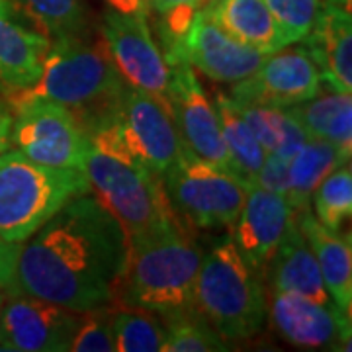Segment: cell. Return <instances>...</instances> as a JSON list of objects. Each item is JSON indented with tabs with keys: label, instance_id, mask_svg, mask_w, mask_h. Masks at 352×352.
I'll list each match as a JSON object with an SVG mask.
<instances>
[{
	"label": "cell",
	"instance_id": "obj_35",
	"mask_svg": "<svg viewBox=\"0 0 352 352\" xmlns=\"http://www.w3.org/2000/svg\"><path fill=\"white\" fill-rule=\"evenodd\" d=\"M110 8H116L120 12L133 14L139 18H149V8L145 4V0H106Z\"/></svg>",
	"mask_w": 352,
	"mask_h": 352
},
{
	"label": "cell",
	"instance_id": "obj_36",
	"mask_svg": "<svg viewBox=\"0 0 352 352\" xmlns=\"http://www.w3.org/2000/svg\"><path fill=\"white\" fill-rule=\"evenodd\" d=\"M14 116L8 106H0V153L12 147L10 143V131H12Z\"/></svg>",
	"mask_w": 352,
	"mask_h": 352
},
{
	"label": "cell",
	"instance_id": "obj_14",
	"mask_svg": "<svg viewBox=\"0 0 352 352\" xmlns=\"http://www.w3.org/2000/svg\"><path fill=\"white\" fill-rule=\"evenodd\" d=\"M321 75L303 45L268 53L251 76L231 85L229 96L243 104L289 108L321 92Z\"/></svg>",
	"mask_w": 352,
	"mask_h": 352
},
{
	"label": "cell",
	"instance_id": "obj_10",
	"mask_svg": "<svg viewBox=\"0 0 352 352\" xmlns=\"http://www.w3.org/2000/svg\"><path fill=\"white\" fill-rule=\"evenodd\" d=\"M100 36L127 85L145 90L168 106L170 67L153 39L149 20L108 6L102 14Z\"/></svg>",
	"mask_w": 352,
	"mask_h": 352
},
{
	"label": "cell",
	"instance_id": "obj_8",
	"mask_svg": "<svg viewBox=\"0 0 352 352\" xmlns=\"http://www.w3.org/2000/svg\"><path fill=\"white\" fill-rule=\"evenodd\" d=\"M92 133L108 139L161 178L178 159L184 145L176 131L170 108L131 85H127L118 120Z\"/></svg>",
	"mask_w": 352,
	"mask_h": 352
},
{
	"label": "cell",
	"instance_id": "obj_38",
	"mask_svg": "<svg viewBox=\"0 0 352 352\" xmlns=\"http://www.w3.org/2000/svg\"><path fill=\"white\" fill-rule=\"evenodd\" d=\"M329 4H335V6H340L344 10H351V0H325Z\"/></svg>",
	"mask_w": 352,
	"mask_h": 352
},
{
	"label": "cell",
	"instance_id": "obj_37",
	"mask_svg": "<svg viewBox=\"0 0 352 352\" xmlns=\"http://www.w3.org/2000/svg\"><path fill=\"white\" fill-rule=\"evenodd\" d=\"M16 10L14 6V0H0V16L2 18H10Z\"/></svg>",
	"mask_w": 352,
	"mask_h": 352
},
{
	"label": "cell",
	"instance_id": "obj_40",
	"mask_svg": "<svg viewBox=\"0 0 352 352\" xmlns=\"http://www.w3.org/2000/svg\"><path fill=\"white\" fill-rule=\"evenodd\" d=\"M0 96H2V88H0Z\"/></svg>",
	"mask_w": 352,
	"mask_h": 352
},
{
	"label": "cell",
	"instance_id": "obj_20",
	"mask_svg": "<svg viewBox=\"0 0 352 352\" xmlns=\"http://www.w3.org/2000/svg\"><path fill=\"white\" fill-rule=\"evenodd\" d=\"M50 38L0 16V88L2 92L34 85L41 75Z\"/></svg>",
	"mask_w": 352,
	"mask_h": 352
},
{
	"label": "cell",
	"instance_id": "obj_16",
	"mask_svg": "<svg viewBox=\"0 0 352 352\" xmlns=\"http://www.w3.org/2000/svg\"><path fill=\"white\" fill-rule=\"evenodd\" d=\"M294 212L286 196L252 186L233 223V243L256 272L266 278V268L284 239Z\"/></svg>",
	"mask_w": 352,
	"mask_h": 352
},
{
	"label": "cell",
	"instance_id": "obj_9",
	"mask_svg": "<svg viewBox=\"0 0 352 352\" xmlns=\"http://www.w3.org/2000/svg\"><path fill=\"white\" fill-rule=\"evenodd\" d=\"M8 108L14 116L12 147L45 166L85 168L90 138L67 108L47 100L18 102Z\"/></svg>",
	"mask_w": 352,
	"mask_h": 352
},
{
	"label": "cell",
	"instance_id": "obj_21",
	"mask_svg": "<svg viewBox=\"0 0 352 352\" xmlns=\"http://www.w3.org/2000/svg\"><path fill=\"white\" fill-rule=\"evenodd\" d=\"M208 12L229 36L249 47L274 53L288 45L264 0H214Z\"/></svg>",
	"mask_w": 352,
	"mask_h": 352
},
{
	"label": "cell",
	"instance_id": "obj_6",
	"mask_svg": "<svg viewBox=\"0 0 352 352\" xmlns=\"http://www.w3.org/2000/svg\"><path fill=\"white\" fill-rule=\"evenodd\" d=\"M90 192L82 170L53 168L10 147L0 153V237L24 243L67 201Z\"/></svg>",
	"mask_w": 352,
	"mask_h": 352
},
{
	"label": "cell",
	"instance_id": "obj_26",
	"mask_svg": "<svg viewBox=\"0 0 352 352\" xmlns=\"http://www.w3.org/2000/svg\"><path fill=\"white\" fill-rule=\"evenodd\" d=\"M14 6L45 38H87V8L82 0H14Z\"/></svg>",
	"mask_w": 352,
	"mask_h": 352
},
{
	"label": "cell",
	"instance_id": "obj_22",
	"mask_svg": "<svg viewBox=\"0 0 352 352\" xmlns=\"http://www.w3.org/2000/svg\"><path fill=\"white\" fill-rule=\"evenodd\" d=\"M286 112L300 124L309 139H323L352 155V96L351 92L317 94L294 104Z\"/></svg>",
	"mask_w": 352,
	"mask_h": 352
},
{
	"label": "cell",
	"instance_id": "obj_7",
	"mask_svg": "<svg viewBox=\"0 0 352 352\" xmlns=\"http://www.w3.org/2000/svg\"><path fill=\"white\" fill-rule=\"evenodd\" d=\"M163 186L178 219L198 229L233 226L251 188L245 178L194 155L186 145L166 168Z\"/></svg>",
	"mask_w": 352,
	"mask_h": 352
},
{
	"label": "cell",
	"instance_id": "obj_15",
	"mask_svg": "<svg viewBox=\"0 0 352 352\" xmlns=\"http://www.w3.org/2000/svg\"><path fill=\"white\" fill-rule=\"evenodd\" d=\"M268 315L278 335L296 349H344L351 342V315L342 314L337 305L272 289Z\"/></svg>",
	"mask_w": 352,
	"mask_h": 352
},
{
	"label": "cell",
	"instance_id": "obj_3",
	"mask_svg": "<svg viewBox=\"0 0 352 352\" xmlns=\"http://www.w3.org/2000/svg\"><path fill=\"white\" fill-rule=\"evenodd\" d=\"M88 138L90 149L82 173L96 198L122 223L129 245H141L184 227L170 206L161 176L104 138Z\"/></svg>",
	"mask_w": 352,
	"mask_h": 352
},
{
	"label": "cell",
	"instance_id": "obj_27",
	"mask_svg": "<svg viewBox=\"0 0 352 352\" xmlns=\"http://www.w3.org/2000/svg\"><path fill=\"white\" fill-rule=\"evenodd\" d=\"M164 327V352H217L229 351L226 340L206 317L196 309H182L161 315Z\"/></svg>",
	"mask_w": 352,
	"mask_h": 352
},
{
	"label": "cell",
	"instance_id": "obj_19",
	"mask_svg": "<svg viewBox=\"0 0 352 352\" xmlns=\"http://www.w3.org/2000/svg\"><path fill=\"white\" fill-rule=\"evenodd\" d=\"M303 237L307 239L321 270L323 284L331 300L342 314L351 315L352 307V247L351 235L331 231L323 227L311 210H303L296 215Z\"/></svg>",
	"mask_w": 352,
	"mask_h": 352
},
{
	"label": "cell",
	"instance_id": "obj_17",
	"mask_svg": "<svg viewBox=\"0 0 352 352\" xmlns=\"http://www.w3.org/2000/svg\"><path fill=\"white\" fill-rule=\"evenodd\" d=\"M319 69L321 82L333 92L352 90V20L351 10L329 4L317 14L311 32L302 39Z\"/></svg>",
	"mask_w": 352,
	"mask_h": 352
},
{
	"label": "cell",
	"instance_id": "obj_5",
	"mask_svg": "<svg viewBox=\"0 0 352 352\" xmlns=\"http://www.w3.org/2000/svg\"><path fill=\"white\" fill-rule=\"evenodd\" d=\"M194 305L226 342L258 335L268 315L264 276L243 258L231 237L201 256Z\"/></svg>",
	"mask_w": 352,
	"mask_h": 352
},
{
	"label": "cell",
	"instance_id": "obj_11",
	"mask_svg": "<svg viewBox=\"0 0 352 352\" xmlns=\"http://www.w3.org/2000/svg\"><path fill=\"white\" fill-rule=\"evenodd\" d=\"M163 53L164 59L182 57L192 69L226 85H235L251 76L268 55L229 36L208 12V6H200L194 12L184 36L163 50Z\"/></svg>",
	"mask_w": 352,
	"mask_h": 352
},
{
	"label": "cell",
	"instance_id": "obj_34",
	"mask_svg": "<svg viewBox=\"0 0 352 352\" xmlns=\"http://www.w3.org/2000/svg\"><path fill=\"white\" fill-rule=\"evenodd\" d=\"M22 243H10L0 237V288L10 292L18 261V251Z\"/></svg>",
	"mask_w": 352,
	"mask_h": 352
},
{
	"label": "cell",
	"instance_id": "obj_12",
	"mask_svg": "<svg viewBox=\"0 0 352 352\" xmlns=\"http://www.w3.org/2000/svg\"><path fill=\"white\" fill-rule=\"evenodd\" d=\"M168 106L180 141L194 155L233 170L223 143L214 102L208 98L196 71L182 57H168Z\"/></svg>",
	"mask_w": 352,
	"mask_h": 352
},
{
	"label": "cell",
	"instance_id": "obj_33",
	"mask_svg": "<svg viewBox=\"0 0 352 352\" xmlns=\"http://www.w3.org/2000/svg\"><path fill=\"white\" fill-rule=\"evenodd\" d=\"M288 180H289V159L278 157L272 153H266L261 168L256 170V175L252 176L251 184L258 188L270 190L286 196L288 192Z\"/></svg>",
	"mask_w": 352,
	"mask_h": 352
},
{
	"label": "cell",
	"instance_id": "obj_13",
	"mask_svg": "<svg viewBox=\"0 0 352 352\" xmlns=\"http://www.w3.org/2000/svg\"><path fill=\"white\" fill-rule=\"evenodd\" d=\"M78 311L24 294H8L0 309V351L67 352Z\"/></svg>",
	"mask_w": 352,
	"mask_h": 352
},
{
	"label": "cell",
	"instance_id": "obj_4",
	"mask_svg": "<svg viewBox=\"0 0 352 352\" xmlns=\"http://www.w3.org/2000/svg\"><path fill=\"white\" fill-rule=\"evenodd\" d=\"M201 256V247L186 227L141 245H129L113 302L157 315L196 307L194 292Z\"/></svg>",
	"mask_w": 352,
	"mask_h": 352
},
{
	"label": "cell",
	"instance_id": "obj_30",
	"mask_svg": "<svg viewBox=\"0 0 352 352\" xmlns=\"http://www.w3.org/2000/svg\"><path fill=\"white\" fill-rule=\"evenodd\" d=\"M288 45L300 43L314 28L323 0H264Z\"/></svg>",
	"mask_w": 352,
	"mask_h": 352
},
{
	"label": "cell",
	"instance_id": "obj_1",
	"mask_svg": "<svg viewBox=\"0 0 352 352\" xmlns=\"http://www.w3.org/2000/svg\"><path fill=\"white\" fill-rule=\"evenodd\" d=\"M127 254L122 223L88 192L67 201L20 245L8 294L88 311L113 302Z\"/></svg>",
	"mask_w": 352,
	"mask_h": 352
},
{
	"label": "cell",
	"instance_id": "obj_39",
	"mask_svg": "<svg viewBox=\"0 0 352 352\" xmlns=\"http://www.w3.org/2000/svg\"><path fill=\"white\" fill-rule=\"evenodd\" d=\"M6 296H8V292L0 288V309H2V305H4V300H6Z\"/></svg>",
	"mask_w": 352,
	"mask_h": 352
},
{
	"label": "cell",
	"instance_id": "obj_32",
	"mask_svg": "<svg viewBox=\"0 0 352 352\" xmlns=\"http://www.w3.org/2000/svg\"><path fill=\"white\" fill-rule=\"evenodd\" d=\"M147 8L161 18L164 50L182 38L194 12L204 6V0H145Z\"/></svg>",
	"mask_w": 352,
	"mask_h": 352
},
{
	"label": "cell",
	"instance_id": "obj_24",
	"mask_svg": "<svg viewBox=\"0 0 352 352\" xmlns=\"http://www.w3.org/2000/svg\"><path fill=\"white\" fill-rule=\"evenodd\" d=\"M233 104L266 153L292 159L302 149L303 143L309 139L300 127V124L286 112V108L263 106V104H243V102L235 100Z\"/></svg>",
	"mask_w": 352,
	"mask_h": 352
},
{
	"label": "cell",
	"instance_id": "obj_18",
	"mask_svg": "<svg viewBox=\"0 0 352 352\" xmlns=\"http://www.w3.org/2000/svg\"><path fill=\"white\" fill-rule=\"evenodd\" d=\"M266 276L270 280L272 289L276 292H292L325 305H335L323 284L314 251L298 226L296 215L266 268Z\"/></svg>",
	"mask_w": 352,
	"mask_h": 352
},
{
	"label": "cell",
	"instance_id": "obj_29",
	"mask_svg": "<svg viewBox=\"0 0 352 352\" xmlns=\"http://www.w3.org/2000/svg\"><path fill=\"white\" fill-rule=\"evenodd\" d=\"M315 219L331 231H340L352 215L351 163L342 164L327 175L315 188L309 206Z\"/></svg>",
	"mask_w": 352,
	"mask_h": 352
},
{
	"label": "cell",
	"instance_id": "obj_23",
	"mask_svg": "<svg viewBox=\"0 0 352 352\" xmlns=\"http://www.w3.org/2000/svg\"><path fill=\"white\" fill-rule=\"evenodd\" d=\"M346 163H351V155L342 151L340 147L323 139H307L302 149L289 159L286 200L294 215L309 210L311 196L315 188L321 184V180Z\"/></svg>",
	"mask_w": 352,
	"mask_h": 352
},
{
	"label": "cell",
	"instance_id": "obj_25",
	"mask_svg": "<svg viewBox=\"0 0 352 352\" xmlns=\"http://www.w3.org/2000/svg\"><path fill=\"white\" fill-rule=\"evenodd\" d=\"M214 106L217 112V120H219V127H221L223 143H226V149L231 159L233 173L251 184L252 176L256 175V170L263 164L266 151L252 135V131L247 126V122L243 120L239 110L235 108L233 100L229 98V94L217 92L214 98Z\"/></svg>",
	"mask_w": 352,
	"mask_h": 352
},
{
	"label": "cell",
	"instance_id": "obj_2",
	"mask_svg": "<svg viewBox=\"0 0 352 352\" xmlns=\"http://www.w3.org/2000/svg\"><path fill=\"white\" fill-rule=\"evenodd\" d=\"M127 80L118 71L104 41L87 38L50 39L39 78L6 92L8 106L28 100L55 102L76 118L87 133L118 120Z\"/></svg>",
	"mask_w": 352,
	"mask_h": 352
},
{
	"label": "cell",
	"instance_id": "obj_31",
	"mask_svg": "<svg viewBox=\"0 0 352 352\" xmlns=\"http://www.w3.org/2000/svg\"><path fill=\"white\" fill-rule=\"evenodd\" d=\"M113 305L106 303L100 307L80 311L76 323L75 337L71 342V351L75 352H113L112 331Z\"/></svg>",
	"mask_w": 352,
	"mask_h": 352
},
{
	"label": "cell",
	"instance_id": "obj_28",
	"mask_svg": "<svg viewBox=\"0 0 352 352\" xmlns=\"http://www.w3.org/2000/svg\"><path fill=\"white\" fill-rule=\"evenodd\" d=\"M112 331L118 352L163 351V321H159L153 311L118 303V307H113Z\"/></svg>",
	"mask_w": 352,
	"mask_h": 352
}]
</instances>
